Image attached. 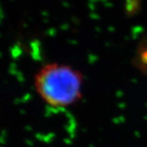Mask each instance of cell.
Returning a JSON list of instances; mask_svg holds the SVG:
<instances>
[{
	"label": "cell",
	"mask_w": 147,
	"mask_h": 147,
	"mask_svg": "<svg viewBox=\"0 0 147 147\" xmlns=\"http://www.w3.org/2000/svg\"><path fill=\"white\" fill-rule=\"evenodd\" d=\"M83 74L71 65L50 63L35 74L34 87L41 100L53 108H68L83 97Z\"/></svg>",
	"instance_id": "1"
}]
</instances>
